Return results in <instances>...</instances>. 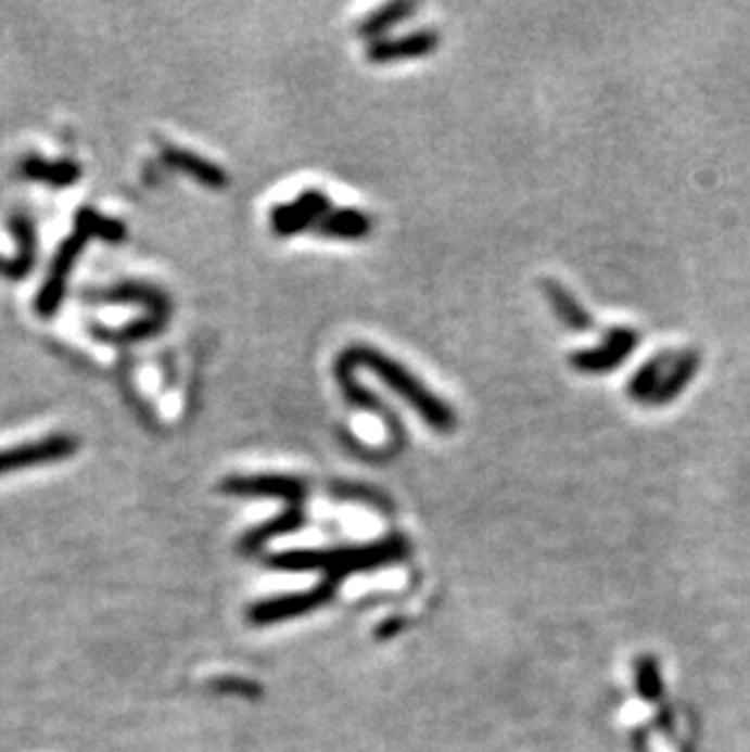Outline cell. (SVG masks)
Returning a JSON list of instances; mask_svg holds the SVG:
<instances>
[{"mask_svg":"<svg viewBox=\"0 0 750 752\" xmlns=\"http://www.w3.org/2000/svg\"><path fill=\"white\" fill-rule=\"evenodd\" d=\"M209 689L215 691H225V694H242L249 699L262 697V687L254 685V681L249 679H237V677H219L209 681Z\"/></svg>","mask_w":750,"mask_h":752,"instance_id":"21","label":"cell"},{"mask_svg":"<svg viewBox=\"0 0 750 752\" xmlns=\"http://www.w3.org/2000/svg\"><path fill=\"white\" fill-rule=\"evenodd\" d=\"M407 540L403 536H387L371 546L361 548H334V550H288L268 558V565L278 570H322L327 573L325 587L332 591L346 575L361 573V570L383 568L407 556Z\"/></svg>","mask_w":750,"mask_h":752,"instance_id":"1","label":"cell"},{"mask_svg":"<svg viewBox=\"0 0 750 752\" xmlns=\"http://www.w3.org/2000/svg\"><path fill=\"white\" fill-rule=\"evenodd\" d=\"M699 368H702V354L697 348L660 350L632 375L626 383V395L638 405H670L692 385Z\"/></svg>","mask_w":750,"mask_h":752,"instance_id":"3","label":"cell"},{"mask_svg":"<svg viewBox=\"0 0 750 752\" xmlns=\"http://www.w3.org/2000/svg\"><path fill=\"white\" fill-rule=\"evenodd\" d=\"M438 35L432 29H417L403 37H390V39H373L368 44V62L371 64H393L403 62V59H419L436 52Z\"/></svg>","mask_w":750,"mask_h":752,"instance_id":"10","label":"cell"},{"mask_svg":"<svg viewBox=\"0 0 750 752\" xmlns=\"http://www.w3.org/2000/svg\"><path fill=\"white\" fill-rule=\"evenodd\" d=\"M371 217L361 209L354 207H339L329 209L327 217L317 225L315 232L325 239H339V242H356V239H366L371 232Z\"/></svg>","mask_w":750,"mask_h":752,"instance_id":"12","label":"cell"},{"mask_svg":"<svg viewBox=\"0 0 750 752\" xmlns=\"http://www.w3.org/2000/svg\"><path fill=\"white\" fill-rule=\"evenodd\" d=\"M76 450H78V438L68 434H54L47 438L27 441V444L0 450V475L15 473V470H23L29 466L52 463V460L74 456Z\"/></svg>","mask_w":750,"mask_h":752,"instance_id":"7","label":"cell"},{"mask_svg":"<svg viewBox=\"0 0 750 752\" xmlns=\"http://www.w3.org/2000/svg\"><path fill=\"white\" fill-rule=\"evenodd\" d=\"M10 227H13L15 242H17V254L13 258L0 256V276L10 280L25 278L29 270L35 266L37 256V232L33 219L27 215H15L10 219Z\"/></svg>","mask_w":750,"mask_h":752,"instance_id":"11","label":"cell"},{"mask_svg":"<svg viewBox=\"0 0 750 752\" xmlns=\"http://www.w3.org/2000/svg\"><path fill=\"white\" fill-rule=\"evenodd\" d=\"M415 10H417V5H412V3H387L380 10H376L373 15H368L364 20V25L358 27V35L371 37V42H373V39L387 33L390 27H395L397 23H403L407 15H412Z\"/></svg>","mask_w":750,"mask_h":752,"instance_id":"19","label":"cell"},{"mask_svg":"<svg viewBox=\"0 0 750 752\" xmlns=\"http://www.w3.org/2000/svg\"><path fill=\"white\" fill-rule=\"evenodd\" d=\"M544 293L548 297V303L554 305L558 319H561L568 329H573V332H589V329L595 327L593 315H589L583 307V303H580V299L561 283H556V280H546Z\"/></svg>","mask_w":750,"mask_h":752,"instance_id":"14","label":"cell"},{"mask_svg":"<svg viewBox=\"0 0 750 752\" xmlns=\"http://www.w3.org/2000/svg\"><path fill=\"white\" fill-rule=\"evenodd\" d=\"M223 493L237 497H274L285 499L288 507L303 509L305 501V483L290 475H244L227 477L223 483Z\"/></svg>","mask_w":750,"mask_h":752,"instance_id":"8","label":"cell"},{"mask_svg":"<svg viewBox=\"0 0 750 752\" xmlns=\"http://www.w3.org/2000/svg\"><path fill=\"white\" fill-rule=\"evenodd\" d=\"M166 322H168V317H164V315H147L144 319H137V322L127 324L123 329L93 327V332L98 339H103V341H115V344H132V341L156 336L166 327Z\"/></svg>","mask_w":750,"mask_h":752,"instance_id":"17","label":"cell"},{"mask_svg":"<svg viewBox=\"0 0 750 752\" xmlns=\"http://www.w3.org/2000/svg\"><path fill=\"white\" fill-rule=\"evenodd\" d=\"M403 628V621H385V626L383 628H378V638H390L393 634H397V630Z\"/></svg>","mask_w":750,"mask_h":752,"instance_id":"22","label":"cell"},{"mask_svg":"<svg viewBox=\"0 0 750 752\" xmlns=\"http://www.w3.org/2000/svg\"><path fill=\"white\" fill-rule=\"evenodd\" d=\"M100 299H107V303H137L144 305L149 309V315H164L171 317V303L168 297L152 285L144 283H123L100 293Z\"/></svg>","mask_w":750,"mask_h":752,"instance_id":"15","label":"cell"},{"mask_svg":"<svg viewBox=\"0 0 750 752\" xmlns=\"http://www.w3.org/2000/svg\"><path fill=\"white\" fill-rule=\"evenodd\" d=\"M329 209H332V205H329V197L322 190H305L293 203L276 205L271 209V229L278 237L303 234L309 232V229L315 232Z\"/></svg>","mask_w":750,"mask_h":752,"instance_id":"6","label":"cell"},{"mask_svg":"<svg viewBox=\"0 0 750 752\" xmlns=\"http://www.w3.org/2000/svg\"><path fill=\"white\" fill-rule=\"evenodd\" d=\"M76 229H81V232H86L88 237L103 239V242H110V244L125 242V237H127V229L123 222H117V219H113V217L98 215L96 209H91V207L78 209Z\"/></svg>","mask_w":750,"mask_h":752,"instance_id":"18","label":"cell"},{"mask_svg":"<svg viewBox=\"0 0 750 752\" xmlns=\"http://www.w3.org/2000/svg\"><path fill=\"white\" fill-rule=\"evenodd\" d=\"M339 358L354 370L358 366L371 368L395 395L403 397L405 403L422 417L427 426H432L438 434H448V431L456 429L454 409L448 407L442 397H436L432 390H427L422 380L415 378L405 366H399L397 360L387 358L385 354L368 346H348Z\"/></svg>","mask_w":750,"mask_h":752,"instance_id":"2","label":"cell"},{"mask_svg":"<svg viewBox=\"0 0 750 752\" xmlns=\"http://www.w3.org/2000/svg\"><path fill=\"white\" fill-rule=\"evenodd\" d=\"M636 679H638V691H641L644 699L653 701L660 697V675H658V665L653 658H644L641 663H638Z\"/></svg>","mask_w":750,"mask_h":752,"instance_id":"20","label":"cell"},{"mask_svg":"<svg viewBox=\"0 0 750 752\" xmlns=\"http://www.w3.org/2000/svg\"><path fill=\"white\" fill-rule=\"evenodd\" d=\"M23 170H25V176L29 178H35V180H42V183L47 186H54V188H66V186H74L78 178H81V168H78V164L74 162H47V158H27V162L23 164Z\"/></svg>","mask_w":750,"mask_h":752,"instance_id":"16","label":"cell"},{"mask_svg":"<svg viewBox=\"0 0 750 752\" xmlns=\"http://www.w3.org/2000/svg\"><path fill=\"white\" fill-rule=\"evenodd\" d=\"M334 378H336L339 387H342L346 403H352L354 407H361V409H368V412L383 417V421L387 424L390 436H393V441H390V446L385 450V456L397 454L399 446H403V441H405V429H403V421H399V417L395 412H390V409L385 407V403H380L376 395H371L366 387H361V385L356 383L354 368L348 366V364H344L342 358H336V364H334Z\"/></svg>","mask_w":750,"mask_h":752,"instance_id":"9","label":"cell"},{"mask_svg":"<svg viewBox=\"0 0 750 752\" xmlns=\"http://www.w3.org/2000/svg\"><path fill=\"white\" fill-rule=\"evenodd\" d=\"M641 341V334L632 327H614L602 336L597 346L593 348H580L570 356V366L577 373L585 375H605L614 373L619 366H624Z\"/></svg>","mask_w":750,"mask_h":752,"instance_id":"4","label":"cell"},{"mask_svg":"<svg viewBox=\"0 0 750 752\" xmlns=\"http://www.w3.org/2000/svg\"><path fill=\"white\" fill-rule=\"evenodd\" d=\"M88 237L81 229H76V232L66 239V242L59 246L56 256L52 260V268H49V278L45 280L42 290H39L35 309L39 317H52L59 305H62V299L66 295V283L68 276H72V268L78 260V256L84 254V246L88 244Z\"/></svg>","mask_w":750,"mask_h":752,"instance_id":"5","label":"cell"},{"mask_svg":"<svg viewBox=\"0 0 750 752\" xmlns=\"http://www.w3.org/2000/svg\"><path fill=\"white\" fill-rule=\"evenodd\" d=\"M164 162L171 166L183 170L190 178H195L198 183H203L207 188H225L227 186V174L217 164L207 162V158L198 156L193 152H188V149H178V146H164Z\"/></svg>","mask_w":750,"mask_h":752,"instance_id":"13","label":"cell"}]
</instances>
